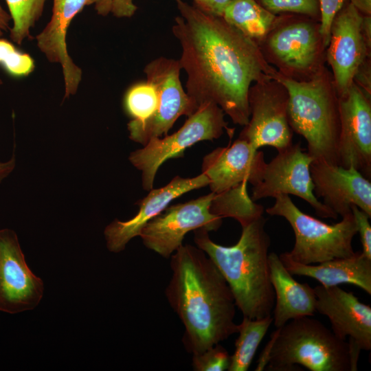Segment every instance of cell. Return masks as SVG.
Listing matches in <instances>:
<instances>
[{
	"mask_svg": "<svg viewBox=\"0 0 371 371\" xmlns=\"http://www.w3.org/2000/svg\"><path fill=\"white\" fill-rule=\"evenodd\" d=\"M174 1L180 15L172 32L181 47L178 60L188 76L186 93L194 111L213 102L234 124L244 126L249 119L250 87L273 78L277 70L255 41L222 16L183 0Z\"/></svg>",
	"mask_w": 371,
	"mask_h": 371,
	"instance_id": "1",
	"label": "cell"
},
{
	"mask_svg": "<svg viewBox=\"0 0 371 371\" xmlns=\"http://www.w3.org/2000/svg\"><path fill=\"white\" fill-rule=\"evenodd\" d=\"M170 258L172 276L165 294L184 326L187 352L201 353L237 333L233 294L207 255L181 245Z\"/></svg>",
	"mask_w": 371,
	"mask_h": 371,
	"instance_id": "2",
	"label": "cell"
},
{
	"mask_svg": "<svg viewBox=\"0 0 371 371\" xmlns=\"http://www.w3.org/2000/svg\"><path fill=\"white\" fill-rule=\"evenodd\" d=\"M262 216L242 227L234 245L227 247L211 240L205 229L194 231L196 246L217 267L233 294L243 317L261 319L272 315L275 293L269 266L270 237Z\"/></svg>",
	"mask_w": 371,
	"mask_h": 371,
	"instance_id": "3",
	"label": "cell"
},
{
	"mask_svg": "<svg viewBox=\"0 0 371 371\" xmlns=\"http://www.w3.org/2000/svg\"><path fill=\"white\" fill-rule=\"evenodd\" d=\"M289 93L288 120L293 131L307 143L313 159L339 165L341 133L339 95L331 71L325 67L313 78L296 81L277 72Z\"/></svg>",
	"mask_w": 371,
	"mask_h": 371,
	"instance_id": "4",
	"label": "cell"
},
{
	"mask_svg": "<svg viewBox=\"0 0 371 371\" xmlns=\"http://www.w3.org/2000/svg\"><path fill=\"white\" fill-rule=\"evenodd\" d=\"M270 359L271 371H350L348 345L312 316L289 321L278 328Z\"/></svg>",
	"mask_w": 371,
	"mask_h": 371,
	"instance_id": "5",
	"label": "cell"
},
{
	"mask_svg": "<svg viewBox=\"0 0 371 371\" xmlns=\"http://www.w3.org/2000/svg\"><path fill=\"white\" fill-rule=\"evenodd\" d=\"M258 45L269 65L296 81L308 80L326 67V46L319 21L305 15L278 14Z\"/></svg>",
	"mask_w": 371,
	"mask_h": 371,
	"instance_id": "6",
	"label": "cell"
},
{
	"mask_svg": "<svg viewBox=\"0 0 371 371\" xmlns=\"http://www.w3.org/2000/svg\"><path fill=\"white\" fill-rule=\"evenodd\" d=\"M266 212L284 217L292 227L295 244L286 254L295 262L314 265L355 254L352 243L357 227L352 212L329 225L302 212L288 194H281Z\"/></svg>",
	"mask_w": 371,
	"mask_h": 371,
	"instance_id": "7",
	"label": "cell"
},
{
	"mask_svg": "<svg viewBox=\"0 0 371 371\" xmlns=\"http://www.w3.org/2000/svg\"><path fill=\"white\" fill-rule=\"evenodd\" d=\"M225 113L216 104L205 102L190 115L175 133L164 137L152 139L142 148L131 153L130 162L142 172V188H153L157 172L161 164L172 158H181L186 149L194 144L219 138L226 129L230 136Z\"/></svg>",
	"mask_w": 371,
	"mask_h": 371,
	"instance_id": "8",
	"label": "cell"
},
{
	"mask_svg": "<svg viewBox=\"0 0 371 371\" xmlns=\"http://www.w3.org/2000/svg\"><path fill=\"white\" fill-rule=\"evenodd\" d=\"M178 60L157 58L144 69L146 81L157 90L159 104L155 113L144 120H131L127 124L129 138L145 146L152 139L168 134L181 115L189 116L195 111L180 80Z\"/></svg>",
	"mask_w": 371,
	"mask_h": 371,
	"instance_id": "9",
	"label": "cell"
},
{
	"mask_svg": "<svg viewBox=\"0 0 371 371\" xmlns=\"http://www.w3.org/2000/svg\"><path fill=\"white\" fill-rule=\"evenodd\" d=\"M370 49L371 16L361 14L348 1L332 21L326 49L339 96L352 85L359 68L370 58Z\"/></svg>",
	"mask_w": 371,
	"mask_h": 371,
	"instance_id": "10",
	"label": "cell"
},
{
	"mask_svg": "<svg viewBox=\"0 0 371 371\" xmlns=\"http://www.w3.org/2000/svg\"><path fill=\"white\" fill-rule=\"evenodd\" d=\"M248 103L249 119L238 138L255 149L269 146L280 150L293 144L289 93L282 82L273 78L254 82L249 89Z\"/></svg>",
	"mask_w": 371,
	"mask_h": 371,
	"instance_id": "11",
	"label": "cell"
},
{
	"mask_svg": "<svg viewBox=\"0 0 371 371\" xmlns=\"http://www.w3.org/2000/svg\"><path fill=\"white\" fill-rule=\"evenodd\" d=\"M216 194H210L183 203L167 207L148 221L139 236L144 246L165 258H170L183 245L189 232L205 229L216 231L223 218L211 211Z\"/></svg>",
	"mask_w": 371,
	"mask_h": 371,
	"instance_id": "12",
	"label": "cell"
},
{
	"mask_svg": "<svg viewBox=\"0 0 371 371\" xmlns=\"http://www.w3.org/2000/svg\"><path fill=\"white\" fill-rule=\"evenodd\" d=\"M313 160L303 150L300 142L278 150L277 155L266 164L261 181L253 186L251 200L293 194L308 203L319 216L336 219L338 215L314 194L310 171Z\"/></svg>",
	"mask_w": 371,
	"mask_h": 371,
	"instance_id": "13",
	"label": "cell"
},
{
	"mask_svg": "<svg viewBox=\"0 0 371 371\" xmlns=\"http://www.w3.org/2000/svg\"><path fill=\"white\" fill-rule=\"evenodd\" d=\"M341 133L339 165L352 166L363 176L371 178V100L355 82L339 96Z\"/></svg>",
	"mask_w": 371,
	"mask_h": 371,
	"instance_id": "14",
	"label": "cell"
},
{
	"mask_svg": "<svg viewBox=\"0 0 371 371\" xmlns=\"http://www.w3.org/2000/svg\"><path fill=\"white\" fill-rule=\"evenodd\" d=\"M43 291V282L27 266L15 232L0 229V311L15 314L32 310Z\"/></svg>",
	"mask_w": 371,
	"mask_h": 371,
	"instance_id": "15",
	"label": "cell"
},
{
	"mask_svg": "<svg viewBox=\"0 0 371 371\" xmlns=\"http://www.w3.org/2000/svg\"><path fill=\"white\" fill-rule=\"evenodd\" d=\"M314 194L341 217L356 205L371 217V183L352 166L344 168L314 159L310 166Z\"/></svg>",
	"mask_w": 371,
	"mask_h": 371,
	"instance_id": "16",
	"label": "cell"
},
{
	"mask_svg": "<svg viewBox=\"0 0 371 371\" xmlns=\"http://www.w3.org/2000/svg\"><path fill=\"white\" fill-rule=\"evenodd\" d=\"M266 164L262 151L238 138L233 144L218 147L206 155L201 171L210 181L211 191L221 194L243 183L257 185Z\"/></svg>",
	"mask_w": 371,
	"mask_h": 371,
	"instance_id": "17",
	"label": "cell"
},
{
	"mask_svg": "<svg viewBox=\"0 0 371 371\" xmlns=\"http://www.w3.org/2000/svg\"><path fill=\"white\" fill-rule=\"evenodd\" d=\"M315 311L325 315L340 339H353L361 350L371 349V307L339 286H315Z\"/></svg>",
	"mask_w": 371,
	"mask_h": 371,
	"instance_id": "18",
	"label": "cell"
},
{
	"mask_svg": "<svg viewBox=\"0 0 371 371\" xmlns=\"http://www.w3.org/2000/svg\"><path fill=\"white\" fill-rule=\"evenodd\" d=\"M209 183L208 178L201 173L192 178L176 176L166 186L152 188L145 198L137 203L139 208L135 216L126 221L115 219L105 227L107 249L113 253L121 252L132 238L139 236L144 225L163 212L171 201Z\"/></svg>",
	"mask_w": 371,
	"mask_h": 371,
	"instance_id": "19",
	"label": "cell"
},
{
	"mask_svg": "<svg viewBox=\"0 0 371 371\" xmlns=\"http://www.w3.org/2000/svg\"><path fill=\"white\" fill-rule=\"evenodd\" d=\"M95 0H53L52 14L49 23L36 37L37 46L47 59L61 65L65 98L76 93L82 79V70L69 55L66 36L73 19L84 7Z\"/></svg>",
	"mask_w": 371,
	"mask_h": 371,
	"instance_id": "20",
	"label": "cell"
},
{
	"mask_svg": "<svg viewBox=\"0 0 371 371\" xmlns=\"http://www.w3.org/2000/svg\"><path fill=\"white\" fill-rule=\"evenodd\" d=\"M269 266L275 293L272 311L275 327H282L295 318L313 317L316 311L314 288L295 280L282 264L279 255L274 252L269 254Z\"/></svg>",
	"mask_w": 371,
	"mask_h": 371,
	"instance_id": "21",
	"label": "cell"
},
{
	"mask_svg": "<svg viewBox=\"0 0 371 371\" xmlns=\"http://www.w3.org/2000/svg\"><path fill=\"white\" fill-rule=\"evenodd\" d=\"M279 257L292 276L314 278L324 286L349 283L371 294V259L362 252H355L351 257L336 258L314 265L295 262L286 252L280 254Z\"/></svg>",
	"mask_w": 371,
	"mask_h": 371,
	"instance_id": "22",
	"label": "cell"
},
{
	"mask_svg": "<svg viewBox=\"0 0 371 371\" xmlns=\"http://www.w3.org/2000/svg\"><path fill=\"white\" fill-rule=\"evenodd\" d=\"M221 16L258 44L271 29L277 15L257 0H232Z\"/></svg>",
	"mask_w": 371,
	"mask_h": 371,
	"instance_id": "23",
	"label": "cell"
},
{
	"mask_svg": "<svg viewBox=\"0 0 371 371\" xmlns=\"http://www.w3.org/2000/svg\"><path fill=\"white\" fill-rule=\"evenodd\" d=\"M273 323L272 315L261 319L243 317L238 324L239 334L235 341V350L230 356L228 371H247L256 350Z\"/></svg>",
	"mask_w": 371,
	"mask_h": 371,
	"instance_id": "24",
	"label": "cell"
},
{
	"mask_svg": "<svg viewBox=\"0 0 371 371\" xmlns=\"http://www.w3.org/2000/svg\"><path fill=\"white\" fill-rule=\"evenodd\" d=\"M247 183L221 194H216L211 205V211L222 218L232 217L237 220L241 227L263 216L264 207L255 203L247 191Z\"/></svg>",
	"mask_w": 371,
	"mask_h": 371,
	"instance_id": "25",
	"label": "cell"
},
{
	"mask_svg": "<svg viewBox=\"0 0 371 371\" xmlns=\"http://www.w3.org/2000/svg\"><path fill=\"white\" fill-rule=\"evenodd\" d=\"M47 0H5L13 21L10 38L18 45L30 38V29L42 15Z\"/></svg>",
	"mask_w": 371,
	"mask_h": 371,
	"instance_id": "26",
	"label": "cell"
},
{
	"mask_svg": "<svg viewBox=\"0 0 371 371\" xmlns=\"http://www.w3.org/2000/svg\"><path fill=\"white\" fill-rule=\"evenodd\" d=\"M159 104L155 88L148 82L137 83L126 92L124 106L126 113L133 120H144L152 115Z\"/></svg>",
	"mask_w": 371,
	"mask_h": 371,
	"instance_id": "27",
	"label": "cell"
},
{
	"mask_svg": "<svg viewBox=\"0 0 371 371\" xmlns=\"http://www.w3.org/2000/svg\"><path fill=\"white\" fill-rule=\"evenodd\" d=\"M0 65L14 76H27L34 69V62L25 53L18 51L10 41L0 38Z\"/></svg>",
	"mask_w": 371,
	"mask_h": 371,
	"instance_id": "28",
	"label": "cell"
},
{
	"mask_svg": "<svg viewBox=\"0 0 371 371\" xmlns=\"http://www.w3.org/2000/svg\"><path fill=\"white\" fill-rule=\"evenodd\" d=\"M266 10L273 14L284 13L305 15L320 20L318 0H257Z\"/></svg>",
	"mask_w": 371,
	"mask_h": 371,
	"instance_id": "29",
	"label": "cell"
},
{
	"mask_svg": "<svg viewBox=\"0 0 371 371\" xmlns=\"http://www.w3.org/2000/svg\"><path fill=\"white\" fill-rule=\"evenodd\" d=\"M192 355V366L195 371H225L229 366L230 355L220 343Z\"/></svg>",
	"mask_w": 371,
	"mask_h": 371,
	"instance_id": "30",
	"label": "cell"
},
{
	"mask_svg": "<svg viewBox=\"0 0 371 371\" xmlns=\"http://www.w3.org/2000/svg\"><path fill=\"white\" fill-rule=\"evenodd\" d=\"M320 10V32L327 47L332 21L344 3L349 0H318Z\"/></svg>",
	"mask_w": 371,
	"mask_h": 371,
	"instance_id": "31",
	"label": "cell"
},
{
	"mask_svg": "<svg viewBox=\"0 0 371 371\" xmlns=\"http://www.w3.org/2000/svg\"><path fill=\"white\" fill-rule=\"evenodd\" d=\"M351 211L359 233L362 245V254L371 259V226L369 222L370 217L356 205H352Z\"/></svg>",
	"mask_w": 371,
	"mask_h": 371,
	"instance_id": "32",
	"label": "cell"
},
{
	"mask_svg": "<svg viewBox=\"0 0 371 371\" xmlns=\"http://www.w3.org/2000/svg\"><path fill=\"white\" fill-rule=\"evenodd\" d=\"M370 59L368 58L363 63L354 78V82L369 95H371Z\"/></svg>",
	"mask_w": 371,
	"mask_h": 371,
	"instance_id": "33",
	"label": "cell"
},
{
	"mask_svg": "<svg viewBox=\"0 0 371 371\" xmlns=\"http://www.w3.org/2000/svg\"><path fill=\"white\" fill-rule=\"evenodd\" d=\"M232 0H193L194 4L203 11L221 16L225 7Z\"/></svg>",
	"mask_w": 371,
	"mask_h": 371,
	"instance_id": "34",
	"label": "cell"
},
{
	"mask_svg": "<svg viewBox=\"0 0 371 371\" xmlns=\"http://www.w3.org/2000/svg\"><path fill=\"white\" fill-rule=\"evenodd\" d=\"M133 1L113 0L111 12L118 18L131 17L137 10V6L133 3Z\"/></svg>",
	"mask_w": 371,
	"mask_h": 371,
	"instance_id": "35",
	"label": "cell"
},
{
	"mask_svg": "<svg viewBox=\"0 0 371 371\" xmlns=\"http://www.w3.org/2000/svg\"><path fill=\"white\" fill-rule=\"evenodd\" d=\"M278 330H279L278 328H276V330H274L271 334L269 341L265 345V348H263L259 357L257 366L255 369L256 371H262L266 368L267 366L268 365L269 359H270L271 350H272L274 341L278 334Z\"/></svg>",
	"mask_w": 371,
	"mask_h": 371,
	"instance_id": "36",
	"label": "cell"
},
{
	"mask_svg": "<svg viewBox=\"0 0 371 371\" xmlns=\"http://www.w3.org/2000/svg\"><path fill=\"white\" fill-rule=\"evenodd\" d=\"M16 166L15 154L5 162H0V183L6 178L14 169Z\"/></svg>",
	"mask_w": 371,
	"mask_h": 371,
	"instance_id": "37",
	"label": "cell"
},
{
	"mask_svg": "<svg viewBox=\"0 0 371 371\" xmlns=\"http://www.w3.org/2000/svg\"><path fill=\"white\" fill-rule=\"evenodd\" d=\"M113 0H95V9L97 13L102 16H106L111 11Z\"/></svg>",
	"mask_w": 371,
	"mask_h": 371,
	"instance_id": "38",
	"label": "cell"
},
{
	"mask_svg": "<svg viewBox=\"0 0 371 371\" xmlns=\"http://www.w3.org/2000/svg\"><path fill=\"white\" fill-rule=\"evenodd\" d=\"M363 15L371 16V0H349Z\"/></svg>",
	"mask_w": 371,
	"mask_h": 371,
	"instance_id": "39",
	"label": "cell"
},
{
	"mask_svg": "<svg viewBox=\"0 0 371 371\" xmlns=\"http://www.w3.org/2000/svg\"><path fill=\"white\" fill-rule=\"evenodd\" d=\"M11 19L10 15L1 7L0 4V36L3 32L9 28V23Z\"/></svg>",
	"mask_w": 371,
	"mask_h": 371,
	"instance_id": "40",
	"label": "cell"
},
{
	"mask_svg": "<svg viewBox=\"0 0 371 371\" xmlns=\"http://www.w3.org/2000/svg\"><path fill=\"white\" fill-rule=\"evenodd\" d=\"M3 83L1 79L0 78V85H1Z\"/></svg>",
	"mask_w": 371,
	"mask_h": 371,
	"instance_id": "41",
	"label": "cell"
}]
</instances>
